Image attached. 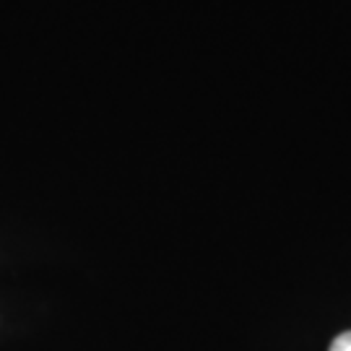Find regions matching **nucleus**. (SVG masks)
<instances>
[{"mask_svg": "<svg viewBox=\"0 0 351 351\" xmlns=\"http://www.w3.org/2000/svg\"><path fill=\"white\" fill-rule=\"evenodd\" d=\"M330 351H351V330L341 333L339 339L330 343Z\"/></svg>", "mask_w": 351, "mask_h": 351, "instance_id": "f257e3e1", "label": "nucleus"}]
</instances>
